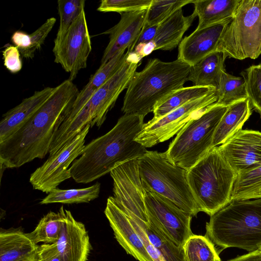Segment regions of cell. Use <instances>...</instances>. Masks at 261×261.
Instances as JSON below:
<instances>
[{
	"instance_id": "6da1fadb",
	"label": "cell",
	"mask_w": 261,
	"mask_h": 261,
	"mask_svg": "<svg viewBox=\"0 0 261 261\" xmlns=\"http://www.w3.org/2000/svg\"><path fill=\"white\" fill-rule=\"evenodd\" d=\"M79 92L69 79L56 86L53 94L33 117L0 143L1 170L18 168L49 153L54 135L70 113Z\"/></svg>"
},
{
	"instance_id": "7a4b0ae2",
	"label": "cell",
	"mask_w": 261,
	"mask_h": 261,
	"mask_svg": "<svg viewBox=\"0 0 261 261\" xmlns=\"http://www.w3.org/2000/svg\"><path fill=\"white\" fill-rule=\"evenodd\" d=\"M144 118L124 114L109 132L85 145L80 157L69 167L73 179L77 183H89L145 154L148 150L135 140L143 128Z\"/></svg>"
},
{
	"instance_id": "3957f363",
	"label": "cell",
	"mask_w": 261,
	"mask_h": 261,
	"mask_svg": "<svg viewBox=\"0 0 261 261\" xmlns=\"http://www.w3.org/2000/svg\"><path fill=\"white\" fill-rule=\"evenodd\" d=\"M191 66L177 59L164 62L148 61L145 67L133 74L124 97L121 111L124 114L145 117L178 89L184 87Z\"/></svg>"
},
{
	"instance_id": "277c9868",
	"label": "cell",
	"mask_w": 261,
	"mask_h": 261,
	"mask_svg": "<svg viewBox=\"0 0 261 261\" xmlns=\"http://www.w3.org/2000/svg\"><path fill=\"white\" fill-rule=\"evenodd\" d=\"M205 236L222 249L252 252L261 245V198L232 200L211 216Z\"/></svg>"
},
{
	"instance_id": "5b68a950",
	"label": "cell",
	"mask_w": 261,
	"mask_h": 261,
	"mask_svg": "<svg viewBox=\"0 0 261 261\" xmlns=\"http://www.w3.org/2000/svg\"><path fill=\"white\" fill-rule=\"evenodd\" d=\"M141 60L131 52L123 66L92 94L79 112L71 119L62 122L54 135L49 156L57 153L86 125L100 127L102 125L119 95L127 89Z\"/></svg>"
},
{
	"instance_id": "8992f818",
	"label": "cell",
	"mask_w": 261,
	"mask_h": 261,
	"mask_svg": "<svg viewBox=\"0 0 261 261\" xmlns=\"http://www.w3.org/2000/svg\"><path fill=\"white\" fill-rule=\"evenodd\" d=\"M237 176L218 146L212 147L188 170V181L200 212L211 216L226 206Z\"/></svg>"
},
{
	"instance_id": "52a82bcc",
	"label": "cell",
	"mask_w": 261,
	"mask_h": 261,
	"mask_svg": "<svg viewBox=\"0 0 261 261\" xmlns=\"http://www.w3.org/2000/svg\"><path fill=\"white\" fill-rule=\"evenodd\" d=\"M138 161L140 178L146 192L168 199L192 217L200 212L188 181V171L172 164L165 152L147 151Z\"/></svg>"
},
{
	"instance_id": "ba28073f",
	"label": "cell",
	"mask_w": 261,
	"mask_h": 261,
	"mask_svg": "<svg viewBox=\"0 0 261 261\" xmlns=\"http://www.w3.org/2000/svg\"><path fill=\"white\" fill-rule=\"evenodd\" d=\"M228 107L216 103L191 119L165 152L173 164L189 170L212 148L214 136Z\"/></svg>"
},
{
	"instance_id": "9c48e42d",
	"label": "cell",
	"mask_w": 261,
	"mask_h": 261,
	"mask_svg": "<svg viewBox=\"0 0 261 261\" xmlns=\"http://www.w3.org/2000/svg\"><path fill=\"white\" fill-rule=\"evenodd\" d=\"M216 51L240 60L260 55L261 0L241 1Z\"/></svg>"
},
{
	"instance_id": "30bf717a",
	"label": "cell",
	"mask_w": 261,
	"mask_h": 261,
	"mask_svg": "<svg viewBox=\"0 0 261 261\" xmlns=\"http://www.w3.org/2000/svg\"><path fill=\"white\" fill-rule=\"evenodd\" d=\"M218 100L216 89L201 98L192 100L172 111L158 119H152L144 124L135 138L145 148L165 142L180 129L193 118Z\"/></svg>"
},
{
	"instance_id": "8fae6325",
	"label": "cell",
	"mask_w": 261,
	"mask_h": 261,
	"mask_svg": "<svg viewBox=\"0 0 261 261\" xmlns=\"http://www.w3.org/2000/svg\"><path fill=\"white\" fill-rule=\"evenodd\" d=\"M90 128L89 125H86L31 174L30 182L34 189L49 193L61 182L71 177L69 167L81 154Z\"/></svg>"
},
{
	"instance_id": "7c38bea8",
	"label": "cell",
	"mask_w": 261,
	"mask_h": 261,
	"mask_svg": "<svg viewBox=\"0 0 261 261\" xmlns=\"http://www.w3.org/2000/svg\"><path fill=\"white\" fill-rule=\"evenodd\" d=\"M145 204L149 220L172 243L183 247L193 234L191 229L192 216L154 192H146Z\"/></svg>"
},
{
	"instance_id": "4fadbf2b",
	"label": "cell",
	"mask_w": 261,
	"mask_h": 261,
	"mask_svg": "<svg viewBox=\"0 0 261 261\" xmlns=\"http://www.w3.org/2000/svg\"><path fill=\"white\" fill-rule=\"evenodd\" d=\"M92 46L85 10L70 27L63 39L54 44L55 62L69 73L73 81L79 72L86 68Z\"/></svg>"
},
{
	"instance_id": "5bb4252c",
	"label": "cell",
	"mask_w": 261,
	"mask_h": 261,
	"mask_svg": "<svg viewBox=\"0 0 261 261\" xmlns=\"http://www.w3.org/2000/svg\"><path fill=\"white\" fill-rule=\"evenodd\" d=\"M218 148L237 174L261 166L259 131L242 129Z\"/></svg>"
},
{
	"instance_id": "9a60e30c",
	"label": "cell",
	"mask_w": 261,
	"mask_h": 261,
	"mask_svg": "<svg viewBox=\"0 0 261 261\" xmlns=\"http://www.w3.org/2000/svg\"><path fill=\"white\" fill-rule=\"evenodd\" d=\"M148 9L120 14L119 21L102 33L109 35V42L106 47L101 64L107 63L118 53L126 49L133 51L145 23Z\"/></svg>"
},
{
	"instance_id": "2e32d148",
	"label": "cell",
	"mask_w": 261,
	"mask_h": 261,
	"mask_svg": "<svg viewBox=\"0 0 261 261\" xmlns=\"http://www.w3.org/2000/svg\"><path fill=\"white\" fill-rule=\"evenodd\" d=\"M232 18L206 27L196 29L181 40L177 59L193 66L208 55L216 51L225 30Z\"/></svg>"
},
{
	"instance_id": "e0dca14e",
	"label": "cell",
	"mask_w": 261,
	"mask_h": 261,
	"mask_svg": "<svg viewBox=\"0 0 261 261\" xmlns=\"http://www.w3.org/2000/svg\"><path fill=\"white\" fill-rule=\"evenodd\" d=\"M105 214L115 238L127 253L138 261H154L128 217L117 204L113 196H110L107 199Z\"/></svg>"
},
{
	"instance_id": "ac0fdd59",
	"label": "cell",
	"mask_w": 261,
	"mask_h": 261,
	"mask_svg": "<svg viewBox=\"0 0 261 261\" xmlns=\"http://www.w3.org/2000/svg\"><path fill=\"white\" fill-rule=\"evenodd\" d=\"M55 243L63 261H87L91 250L89 235L83 223L69 210L65 209L59 238Z\"/></svg>"
},
{
	"instance_id": "d6986e66",
	"label": "cell",
	"mask_w": 261,
	"mask_h": 261,
	"mask_svg": "<svg viewBox=\"0 0 261 261\" xmlns=\"http://www.w3.org/2000/svg\"><path fill=\"white\" fill-rule=\"evenodd\" d=\"M55 87H47L36 91L17 106L3 114L0 122V143L7 140L23 127L50 98Z\"/></svg>"
},
{
	"instance_id": "ffe728a7",
	"label": "cell",
	"mask_w": 261,
	"mask_h": 261,
	"mask_svg": "<svg viewBox=\"0 0 261 261\" xmlns=\"http://www.w3.org/2000/svg\"><path fill=\"white\" fill-rule=\"evenodd\" d=\"M38 248L20 228L1 230L0 261H38Z\"/></svg>"
},
{
	"instance_id": "44dd1931",
	"label": "cell",
	"mask_w": 261,
	"mask_h": 261,
	"mask_svg": "<svg viewBox=\"0 0 261 261\" xmlns=\"http://www.w3.org/2000/svg\"><path fill=\"white\" fill-rule=\"evenodd\" d=\"M131 52L129 49L126 53L125 51H120L107 63L100 64L88 83L80 91L70 113L63 122L71 119L79 112L92 94L123 66Z\"/></svg>"
},
{
	"instance_id": "7402d4cb",
	"label": "cell",
	"mask_w": 261,
	"mask_h": 261,
	"mask_svg": "<svg viewBox=\"0 0 261 261\" xmlns=\"http://www.w3.org/2000/svg\"><path fill=\"white\" fill-rule=\"evenodd\" d=\"M196 17L194 11L189 16H184L180 8L163 20L158 24L153 41L155 50H171L176 48Z\"/></svg>"
},
{
	"instance_id": "603a6c76",
	"label": "cell",
	"mask_w": 261,
	"mask_h": 261,
	"mask_svg": "<svg viewBox=\"0 0 261 261\" xmlns=\"http://www.w3.org/2000/svg\"><path fill=\"white\" fill-rule=\"evenodd\" d=\"M252 109L248 98L228 106L215 131L212 147L223 144L242 129L251 115Z\"/></svg>"
},
{
	"instance_id": "cb8c5ba5",
	"label": "cell",
	"mask_w": 261,
	"mask_h": 261,
	"mask_svg": "<svg viewBox=\"0 0 261 261\" xmlns=\"http://www.w3.org/2000/svg\"><path fill=\"white\" fill-rule=\"evenodd\" d=\"M226 58L221 52L215 51L208 55L191 66L188 80L191 81L193 86L216 89L226 72Z\"/></svg>"
},
{
	"instance_id": "d4e9b609",
	"label": "cell",
	"mask_w": 261,
	"mask_h": 261,
	"mask_svg": "<svg viewBox=\"0 0 261 261\" xmlns=\"http://www.w3.org/2000/svg\"><path fill=\"white\" fill-rule=\"evenodd\" d=\"M241 0H194L197 29L232 18Z\"/></svg>"
},
{
	"instance_id": "484cf974",
	"label": "cell",
	"mask_w": 261,
	"mask_h": 261,
	"mask_svg": "<svg viewBox=\"0 0 261 261\" xmlns=\"http://www.w3.org/2000/svg\"><path fill=\"white\" fill-rule=\"evenodd\" d=\"M127 217L138 224L166 261H186L184 248L176 246L164 236L149 220L147 214L140 218L134 216Z\"/></svg>"
},
{
	"instance_id": "4316f807",
	"label": "cell",
	"mask_w": 261,
	"mask_h": 261,
	"mask_svg": "<svg viewBox=\"0 0 261 261\" xmlns=\"http://www.w3.org/2000/svg\"><path fill=\"white\" fill-rule=\"evenodd\" d=\"M56 22V18H49L36 31L30 34L21 31L15 32L12 35L11 41L18 47L23 58L33 59L35 52L41 48Z\"/></svg>"
},
{
	"instance_id": "83f0119b",
	"label": "cell",
	"mask_w": 261,
	"mask_h": 261,
	"mask_svg": "<svg viewBox=\"0 0 261 261\" xmlns=\"http://www.w3.org/2000/svg\"><path fill=\"white\" fill-rule=\"evenodd\" d=\"M215 89L196 86L180 88L155 108L152 119H158L189 101L205 96Z\"/></svg>"
},
{
	"instance_id": "f1b7e54d",
	"label": "cell",
	"mask_w": 261,
	"mask_h": 261,
	"mask_svg": "<svg viewBox=\"0 0 261 261\" xmlns=\"http://www.w3.org/2000/svg\"><path fill=\"white\" fill-rule=\"evenodd\" d=\"M65 209L62 206L57 213L49 212L39 221L35 229L27 233L28 237L34 243L53 244L59 239Z\"/></svg>"
},
{
	"instance_id": "f546056e",
	"label": "cell",
	"mask_w": 261,
	"mask_h": 261,
	"mask_svg": "<svg viewBox=\"0 0 261 261\" xmlns=\"http://www.w3.org/2000/svg\"><path fill=\"white\" fill-rule=\"evenodd\" d=\"M100 189V184L99 182H96L90 187L82 189L62 190L56 188L43 198L40 203L47 204L53 203H88L98 198Z\"/></svg>"
},
{
	"instance_id": "4dcf8cb0",
	"label": "cell",
	"mask_w": 261,
	"mask_h": 261,
	"mask_svg": "<svg viewBox=\"0 0 261 261\" xmlns=\"http://www.w3.org/2000/svg\"><path fill=\"white\" fill-rule=\"evenodd\" d=\"M217 105L228 107L248 98L243 77L235 76L225 72L216 88Z\"/></svg>"
},
{
	"instance_id": "1f68e13d",
	"label": "cell",
	"mask_w": 261,
	"mask_h": 261,
	"mask_svg": "<svg viewBox=\"0 0 261 261\" xmlns=\"http://www.w3.org/2000/svg\"><path fill=\"white\" fill-rule=\"evenodd\" d=\"M186 261H219L214 244L205 236L193 234L183 246Z\"/></svg>"
},
{
	"instance_id": "d6a6232c",
	"label": "cell",
	"mask_w": 261,
	"mask_h": 261,
	"mask_svg": "<svg viewBox=\"0 0 261 261\" xmlns=\"http://www.w3.org/2000/svg\"><path fill=\"white\" fill-rule=\"evenodd\" d=\"M261 189V166L237 174L231 201L247 200Z\"/></svg>"
},
{
	"instance_id": "836d02e7",
	"label": "cell",
	"mask_w": 261,
	"mask_h": 261,
	"mask_svg": "<svg viewBox=\"0 0 261 261\" xmlns=\"http://www.w3.org/2000/svg\"><path fill=\"white\" fill-rule=\"evenodd\" d=\"M85 0H59L58 11L60 17L59 27L54 40V44L64 37L70 27L85 10Z\"/></svg>"
},
{
	"instance_id": "e575fe53",
	"label": "cell",
	"mask_w": 261,
	"mask_h": 261,
	"mask_svg": "<svg viewBox=\"0 0 261 261\" xmlns=\"http://www.w3.org/2000/svg\"><path fill=\"white\" fill-rule=\"evenodd\" d=\"M194 0H152L148 9L145 24L158 25L165 18Z\"/></svg>"
},
{
	"instance_id": "d590c367",
	"label": "cell",
	"mask_w": 261,
	"mask_h": 261,
	"mask_svg": "<svg viewBox=\"0 0 261 261\" xmlns=\"http://www.w3.org/2000/svg\"><path fill=\"white\" fill-rule=\"evenodd\" d=\"M240 74L245 81L251 107L261 117V63L249 67Z\"/></svg>"
},
{
	"instance_id": "8d00e7d4",
	"label": "cell",
	"mask_w": 261,
	"mask_h": 261,
	"mask_svg": "<svg viewBox=\"0 0 261 261\" xmlns=\"http://www.w3.org/2000/svg\"><path fill=\"white\" fill-rule=\"evenodd\" d=\"M152 0H102L97 10L102 12H114L119 13L148 9Z\"/></svg>"
},
{
	"instance_id": "74e56055",
	"label": "cell",
	"mask_w": 261,
	"mask_h": 261,
	"mask_svg": "<svg viewBox=\"0 0 261 261\" xmlns=\"http://www.w3.org/2000/svg\"><path fill=\"white\" fill-rule=\"evenodd\" d=\"M4 65L11 72L15 73L22 68L20 53L16 46L9 45L2 51Z\"/></svg>"
},
{
	"instance_id": "f35d334b",
	"label": "cell",
	"mask_w": 261,
	"mask_h": 261,
	"mask_svg": "<svg viewBox=\"0 0 261 261\" xmlns=\"http://www.w3.org/2000/svg\"><path fill=\"white\" fill-rule=\"evenodd\" d=\"M38 261H63L56 244H43L39 245Z\"/></svg>"
},
{
	"instance_id": "ab89813d",
	"label": "cell",
	"mask_w": 261,
	"mask_h": 261,
	"mask_svg": "<svg viewBox=\"0 0 261 261\" xmlns=\"http://www.w3.org/2000/svg\"><path fill=\"white\" fill-rule=\"evenodd\" d=\"M158 26V25H148L145 24L134 47L139 44H147L153 41L156 35Z\"/></svg>"
},
{
	"instance_id": "60d3db41",
	"label": "cell",
	"mask_w": 261,
	"mask_h": 261,
	"mask_svg": "<svg viewBox=\"0 0 261 261\" xmlns=\"http://www.w3.org/2000/svg\"><path fill=\"white\" fill-rule=\"evenodd\" d=\"M227 261H261V251L258 249Z\"/></svg>"
},
{
	"instance_id": "b9f144b4",
	"label": "cell",
	"mask_w": 261,
	"mask_h": 261,
	"mask_svg": "<svg viewBox=\"0 0 261 261\" xmlns=\"http://www.w3.org/2000/svg\"><path fill=\"white\" fill-rule=\"evenodd\" d=\"M261 198V189L251 195L248 199Z\"/></svg>"
},
{
	"instance_id": "7bdbcfd3",
	"label": "cell",
	"mask_w": 261,
	"mask_h": 261,
	"mask_svg": "<svg viewBox=\"0 0 261 261\" xmlns=\"http://www.w3.org/2000/svg\"><path fill=\"white\" fill-rule=\"evenodd\" d=\"M258 250H259L260 251H261V245L259 246V248H258Z\"/></svg>"
}]
</instances>
